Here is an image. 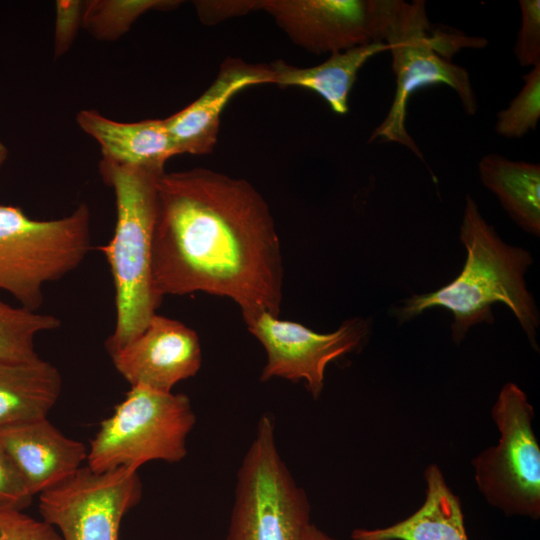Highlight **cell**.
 <instances>
[{
    "label": "cell",
    "instance_id": "6da1fadb",
    "mask_svg": "<svg viewBox=\"0 0 540 540\" xmlns=\"http://www.w3.org/2000/svg\"><path fill=\"white\" fill-rule=\"evenodd\" d=\"M154 291L231 298L243 318L278 317L283 265L270 208L247 180L207 168L164 172L152 241Z\"/></svg>",
    "mask_w": 540,
    "mask_h": 540
},
{
    "label": "cell",
    "instance_id": "7a4b0ae2",
    "mask_svg": "<svg viewBox=\"0 0 540 540\" xmlns=\"http://www.w3.org/2000/svg\"><path fill=\"white\" fill-rule=\"evenodd\" d=\"M460 239L467 250L461 273L436 291L405 300L393 310L398 322H406L429 308H445L453 314L452 338L459 344L471 326L493 323L491 306L501 302L514 313L530 344L538 350L539 313L524 281V273L532 263L530 253L504 243L483 219L471 196L466 197Z\"/></svg>",
    "mask_w": 540,
    "mask_h": 540
},
{
    "label": "cell",
    "instance_id": "3957f363",
    "mask_svg": "<svg viewBox=\"0 0 540 540\" xmlns=\"http://www.w3.org/2000/svg\"><path fill=\"white\" fill-rule=\"evenodd\" d=\"M164 172L104 158L99 162V173L113 190L116 206L113 236L99 247L115 289V327L106 341L110 355L146 328L161 303L153 285L152 241L157 183Z\"/></svg>",
    "mask_w": 540,
    "mask_h": 540
},
{
    "label": "cell",
    "instance_id": "277c9868",
    "mask_svg": "<svg viewBox=\"0 0 540 540\" xmlns=\"http://www.w3.org/2000/svg\"><path fill=\"white\" fill-rule=\"evenodd\" d=\"M91 250L90 211L80 204L62 218L36 220L0 205V289L36 311L43 288L80 266Z\"/></svg>",
    "mask_w": 540,
    "mask_h": 540
},
{
    "label": "cell",
    "instance_id": "5b68a950",
    "mask_svg": "<svg viewBox=\"0 0 540 540\" xmlns=\"http://www.w3.org/2000/svg\"><path fill=\"white\" fill-rule=\"evenodd\" d=\"M311 524L308 497L279 453L273 416L264 413L237 471L226 540H304Z\"/></svg>",
    "mask_w": 540,
    "mask_h": 540
},
{
    "label": "cell",
    "instance_id": "8992f818",
    "mask_svg": "<svg viewBox=\"0 0 540 540\" xmlns=\"http://www.w3.org/2000/svg\"><path fill=\"white\" fill-rule=\"evenodd\" d=\"M195 424L187 395L131 386L101 421L90 441L87 466L103 472L121 466L138 470L153 460L178 463L187 455L186 440Z\"/></svg>",
    "mask_w": 540,
    "mask_h": 540
},
{
    "label": "cell",
    "instance_id": "52a82bcc",
    "mask_svg": "<svg viewBox=\"0 0 540 540\" xmlns=\"http://www.w3.org/2000/svg\"><path fill=\"white\" fill-rule=\"evenodd\" d=\"M429 28L424 1L390 0L383 42L388 45L392 57L396 91L386 118L369 139V142L377 138L396 142L422 160L423 154L405 126L408 101L416 90L427 85L445 84L457 93L468 115H474L477 110L468 72L436 52L433 40L428 37Z\"/></svg>",
    "mask_w": 540,
    "mask_h": 540
},
{
    "label": "cell",
    "instance_id": "ba28073f",
    "mask_svg": "<svg viewBox=\"0 0 540 540\" xmlns=\"http://www.w3.org/2000/svg\"><path fill=\"white\" fill-rule=\"evenodd\" d=\"M500 432L496 446L472 460L475 481L486 501L506 515L540 517V448L532 428L534 409L526 394L506 383L493 405Z\"/></svg>",
    "mask_w": 540,
    "mask_h": 540
},
{
    "label": "cell",
    "instance_id": "9c48e42d",
    "mask_svg": "<svg viewBox=\"0 0 540 540\" xmlns=\"http://www.w3.org/2000/svg\"><path fill=\"white\" fill-rule=\"evenodd\" d=\"M141 497L137 469L96 472L86 465L39 494V512L62 540H119L123 517Z\"/></svg>",
    "mask_w": 540,
    "mask_h": 540
},
{
    "label": "cell",
    "instance_id": "30bf717a",
    "mask_svg": "<svg viewBox=\"0 0 540 540\" xmlns=\"http://www.w3.org/2000/svg\"><path fill=\"white\" fill-rule=\"evenodd\" d=\"M243 319L267 354L260 380H303L315 400L322 393L328 363L358 349L370 330L368 321L359 317L344 321L331 333H318L300 323L280 320L268 312Z\"/></svg>",
    "mask_w": 540,
    "mask_h": 540
},
{
    "label": "cell",
    "instance_id": "8fae6325",
    "mask_svg": "<svg viewBox=\"0 0 540 540\" xmlns=\"http://www.w3.org/2000/svg\"><path fill=\"white\" fill-rule=\"evenodd\" d=\"M389 0H261L289 39L304 50L334 53L383 42Z\"/></svg>",
    "mask_w": 540,
    "mask_h": 540
},
{
    "label": "cell",
    "instance_id": "7c38bea8",
    "mask_svg": "<svg viewBox=\"0 0 540 540\" xmlns=\"http://www.w3.org/2000/svg\"><path fill=\"white\" fill-rule=\"evenodd\" d=\"M131 386L172 392L180 381L197 374L202 351L197 333L177 320L155 314L146 328L110 355Z\"/></svg>",
    "mask_w": 540,
    "mask_h": 540
},
{
    "label": "cell",
    "instance_id": "4fadbf2b",
    "mask_svg": "<svg viewBox=\"0 0 540 540\" xmlns=\"http://www.w3.org/2000/svg\"><path fill=\"white\" fill-rule=\"evenodd\" d=\"M261 84H273L269 64H252L237 58L225 60L215 80L200 97L164 119L177 155L211 153L228 102L244 88Z\"/></svg>",
    "mask_w": 540,
    "mask_h": 540
},
{
    "label": "cell",
    "instance_id": "5bb4252c",
    "mask_svg": "<svg viewBox=\"0 0 540 540\" xmlns=\"http://www.w3.org/2000/svg\"><path fill=\"white\" fill-rule=\"evenodd\" d=\"M0 445L33 496L68 479L88 455L81 441L65 436L47 418L1 428Z\"/></svg>",
    "mask_w": 540,
    "mask_h": 540
},
{
    "label": "cell",
    "instance_id": "9a60e30c",
    "mask_svg": "<svg viewBox=\"0 0 540 540\" xmlns=\"http://www.w3.org/2000/svg\"><path fill=\"white\" fill-rule=\"evenodd\" d=\"M76 121L99 144L102 158L115 163L164 172L166 161L177 155L164 119L120 122L83 109Z\"/></svg>",
    "mask_w": 540,
    "mask_h": 540
},
{
    "label": "cell",
    "instance_id": "2e32d148",
    "mask_svg": "<svg viewBox=\"0 0 540 540\" xmlns=\"http://www.w3.org/2000/svg\"><path fill=\"white\" fill-rule=\"evenodd\" d=\"M426 496L410 516L383 528H357L352 540H469L461 503L447 485L440 468L424 471Z\"/></svg>",
    "mask_w": 540,
    "mask_h": 540
},
{
    "label": "cell",
    "instance_id": "e0dca14e",
    "mask_svg": "<svg viewBox=\"0 0 540 540\" xmlns=\"http://www.w3.org/2000/svg\"><path fill=\"white\" fill-rule=\"evenodd\" d=\"M62 385L59 370L39 356L0 361V429L47 418Z\"/></svg>",
    "mask_w": 540,
    "mask_h": 540
},
{
    "label": "cell",
    "instance_id": "ac0fdd59",
    "mask_svg": "<svg viewBox=\"0 0 540 540\" xmlns=\"http://www.w3.org/2000/svg\"><path fill=\"white\" fill-rule=\"evenodd\" d=\"M384 42H374L334 52L321 64L297 67L283 60L272 62L273 84L309 89L321 96L339 115L348 112V97L362 66L375 54L388 51Z\"/></svg>",
    "mask_w": 540,
    "mask_h": 540
},
{
    "label": "cell",
    "instance_id": "d6986e66",
    "mask_svg": "<svg viewBox=\"0 0 540 540\" xmlns=\"http://www.w3.org/2000/svg\"><path fill=\"white\" fill-rule=\"evenodd\" d=\"M478 169L482 183L498 197L511 218L525 231L539 236V164L488 154L480 159Z\"/></svg>",
    "mask_w": 540,
    "mask_h": 540
},
{
    "label": "cell",
    "instance_id": "ffe728a7",
    "mask_svg": "<svg viewBox=\"0 0 540 540\" xmlns=\"http://www.w3.org/2000/svg\"><path fill=\"white\" fill-rule=\"evenodd\" d=\"M180 4L178 0H88L83 4L82 27L96 39L114 41L143 14L172 10Z\"/></svg>",
    "mask_w": 540,
    "mask_h": 540
},
{
    "label": "cell",
    "instance_id": "44dd1931",
    "mask_svg": "<svg viewBox=\"0 0 540 540\" xmlns=\"http://www.w3.org/2000/svg\"><path fill=\"white\" fill-rule=\"evenodd\" d=\"M61 321L25 307H13L0 298V361H27L38 357L35 337L57 329Z\"/></svg>",
    "mask_w": 540,
    "mask_h": 540
},
{
    "label": "cell",
    "instance_id": "7402d4cb",
    "mask_svg": "<svg viewBox=\"0 0 540 540\" xmlns=\"http://www.w3.org/2000/svg\"><path fill=\"white\" fill-rule=\"evenodd\" d=\"M525 84L506 109L497 114L495 131L506 138H521L534 130L540 118V64L523 76Z\"/></svg>",
    "mask_w": 540,
    "mask_h": 540
},
{
    "label": "cell",
    "instance_id": "603a6c76",
    "mask_svg": "<svg viewBox=\"0 0 540 540\" xmlns=\"http://www.w3.org/2000/svg\"><path fill=\"white\" fill-rule=\"evenodd\" d=\"M521 27L514 53L521 66L540 64V1L520 0Z\"/></svg>",
    "mask_w": 540,
    "mask_h": 540
},
{
    "label": "cell",
    "instance_id": "cb8c5ba5",
    "mask_svg": "<svg viewBox=\"0 0 540 540\" xmlns=\"http://www.w3.org/2000/svg\"><path fill=\"white\" fill-rule=\"evenodd\" d=\"M0 540H62L46 521L18 510H0Z\"/></svg>",
    "mask_w": 540,
    "mask_h": 540
},
{
    "label": "cell",
    "instance_id": "d4e9b609",
    "mask_svg": "<svg viewBox=\"0 0 540 540\" xmlns=\"http://www.w3.org/2000/svg\"><path fill=\"white\" fill-rule=\"evenodd\" d=\"M32 498L19 471L0 445V510L23 511Z\"/></svg>",
    "mask_w": 540,
    "mask_h": 540
},
{
    "label": "cell",
    "instance_id": "484cf974",
    "mask_svg": "<svg viewBox=\"0 0 540 540\" xmlns=\"http://www.w3.org/2000/svg\"><path fill=\"white\" fill-rule=\"evenodd\" d=\"M84 1H56V23L54 35V57L66 54L71 48L78 30L82 27Z\"/></svg>",
    "mask_w": 540,
    "mask_h": 540
},
{
    "label": "cell",
    "instance_id": "4316f807",
    "mask_svg": "<svg viewBox=\"0 0 540 540\" xmlns=\"http://www.w3.org/2000/svg\"><path fill=\"white\" fill-rule=\"evenodd\" d=\"M197 14L204 24L213 25L228 18L245 15L261 9L259 1H194Z\"/></svg>",
    "mask_w": 540,
    "mask_h": 540
},
{
    "label": "cell",
    "instance_id": "83f0119b",
    "mask_svg": "<svg viewBox=\"0 0 540 540\" xmlns=\"http://www.w3.org/2000/svg\"><path fill=\"white\" fill-rule=\"evenodd\" d=\"M304 540H339L319 529L313 523L311 524Z\"/></svg>",
    "mask_w": 540,
    "mask_h": 540
},
{
    "label": "cell",
    "instance_id": "f1b7e54d",
    "mask_svg": "<svg viewBox=\"0 0 540 540\" xmlns=\"http://www.w3.org/2000/svg\"><path fill=\"white\" fill-rule=\"evenodd\" d=\"M8 157V149L6 145L0 140V168L4 165Z\"/></svg>",
    "mask_w": 540,
    "mask_h": 540
}]
</instances>
